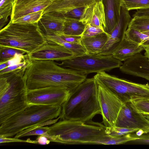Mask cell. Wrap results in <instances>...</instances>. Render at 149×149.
<instances>
[{
    "instance_id": "cell-14",
    "label": "cell",
    "mask_w": 149,
    "mask_h": 149,
    "mask_svg": "<svg viewBox=\"0 0 149 149\" xmlns=\"http://www.w3.org/2000/svg\"><path fill=\"white\" fill-rule=\"evenodd\" d=\"M65 17L55 12L42 14L38 22V26L45 35L58 36L63 34Z\"/></svg>"
},
{
    "instance_id": "cell-26",
    "label": "cell",
    "mask_w": 149,
    "mask_h": 149,
    "mask_svg": "<svg viewBox=\"0 0 149 149\" xmlns=\"http://www.w3.org/2000/svg\"><path fill=\"white\" fill-rule=\"evenodd\" d=\"M122 5L128 11L149 8V0H122Z\"/></svg>"
},
{
    "instance_id": "cell-23",
    "label": "cell",
    "mask_w": 149,
    "mask_h": 149,
    "mask_svg": "<svg viewBox=\"0 0 149 149\" xmlns=\"http://www.w3.org/2000/svg\"><path fill=\"white\" fill-rule=\"evenodd\" d=\"M86 26V24L80 20L65 17L63 34L69 35L81 36Z\"/></svg>"
},
{
    "instance_id": "cell-9",
    "label": "cell",
    "mask_w": 149,
    "mask_h": 149,
    "mask_svg": "<svg viewBox=\"0 0 149 149\" xmlns=\"http://www.w3.org/2000/svg\"><path fill=\"white\" fill-rule=\"evenodd\" d=\"M97 83V97L103 122L106 127H114L124 103L106 87Z\"/></svg>"
},
{
    "instance_id": "cell-15",
    "label": "cell",
    "mask_w": 149,
    "mask_h": 149,
    "mask_svg": "<svg viewBox=\"0 0 149 149\" xmlns=\"http://www.w3.org/2000/svg\"><path fill=\"white\" fill-rule=\"evenodd\" d=\"M53 0H20L13 5L10 21L26 15L44 10Z\"/></svg>"
},
{
    "instance_id": "cell-34",
    "label": "cell",
    "mask_w": 149,
    "mask_h": 149,
    "mask_svg": "<svg viewBox=\"0 0 149 149\" xmlns=\"http://www.w3.org/2000/svg\"><path fill=\"white\" fill-rule=\"evenodd\" d=\"M11 142H23L38 144L36 140H32L29 139H27L26 140H23L14 137L12 138L10 137H0L1 144Z\"/></svg>"
},
{
    "instance_id": "cell-3",
    "label": "cell",
    "mask_w": 149,
    "mask_h": 149,
    "mask_svg": "<svg viewBox=\"0 0 149 149\" xmlns=\"http://www.w3.org/2000/svg\"><path fill=\"white\" fill-rule=\"evenodd\" d=\"M26 67L0 75V125L28 105Z\"/></svg>"
},
{
    "instance_id": "cell-4",
    "label": "cell",
    "mask_w": 149,
    "mask_h": 149,
    "mask_svg": "<svg viewBox=\"0 0 149 149\" xmlns=\"http://www.w3.org/2000/svg\"><path fill=\"white\" fill-rule=\"evenodd\" d=\"M49 128L51 142L64 144H92L107 135L104 125L92 121L61 120Z\"/></svg>"
},
{
    "instance_id": "cell-31",
    "label": "cell",
    "mask_w": 149,
    "mask_h": 149,
    "mask_svg": "<svg viewBox=\"0 0 149 149\" xmlns=\"http://www.w3.org/2000/svg\"><path fill=\"white\" fill-rule=\"evenodd\" d=\"M139 130L137 129L127 128L115 126L111 127H106V131L107 135L111 136L116 137L136 132Z\"/></svg>"
},
{
    "instance_id": "cell-43",
    "label": "cell",
    "mask_w": 149,
    "mask_h": 149,
    "mask_svg": "<svg viewBox=\"0 0 149 149\" xmlns=\"http://www.w3.org/2000/svg\"><path fill=\"white\" fill-rule=\"evenodd\" d=\"M145 34L149 36V31H146L144 32H143Z\"/></svg>"
},
{
    "instance_id": "cell-2",
    "label": "cell",
    "mask_w": 149,
    "mask_h": 149,
    "mask_svg": "<svg viewBox=\"0 0 149 149\" xmlns=\"http://www.w3.org/2000/svg\"><path fill=\"white\" fill-rule=\"evenodd\" d=\"M98 84L94 76L86 78L70 92L62 106L61 120L88 123L101 112L97 97Z\"/></svg>"
},
{
    "instance_id": "cell-27",
    "label": "cell",
    "mask_w": 149,
    "mask_h": 149,
    "mask_svg": "<svg viewBox=\"0 0 149 149\" xmlns=\"http://www.w3.org/2000/svg\"><path fill=\"white\" fill-rule=\"evenodd\" d=\"M43 11L40 10L29 13L11 21L13 23L19 24H33L37 23L38 22L41 18Z\"/></svg>"
},
{
    "instance_id": "cell-21",
    "label": "cell",
    "mask_w": 149,
    "mask_h": 149,
    "mask_svg": "<svg viewBox=\"0 0 149 149\" xmlns=\"http://www.w3.org/2000/svg\"><path fill=\"white\" fill-rule=\"evenodd\" d=\"M60 119L59 116L56 118L49 120L26 129L18 133L14 138H19L33 135H43L47 137L50 140V137L48 133L49 127L44 126L53 124Z\"/></svg>"
},
{
    "instance_id": "cell-35",
    "label": "cell",
    "mask_w": 149,
    "mask_h": 149,
    "mask_svg": "<svg viewBox=\"0 0 149 149\" xmlns=\"http://www.w3.org/2000/svg\"><path fill=\"white\" fill-rule=\"evenodd\" d=\"M63 40L72 43H81V36H72L62 34L58 35Z\"/></svg>"
},
{
    "instance_id": "cell-17",
    "label": "cell",
    "mask_w": 149,
    "mask_h": 149,
    "mask_svg": "<svg viewBox=\"0 0 149 149\" xmlns=\"http://www.w3.org/2000/svg\"><path fill=\"white\" fill-rule=\"evenodd\" d=\"M104 9L106 26L105 31L109 33L118 22L120 17L122 0H101Z\"/></svg>"
},
{
    "instance_id": "cell-25",
    "label": "cell",
    "mask_w": 149,
    "mask_h": 149,
    "mask_svg": "<svg viewBox=\"0 0 149 149\" xmlns=\"http://www.w3.org/2000/svg\"><path fill=\"white\" fill-rule=\"evenodd\" d=\"M128 27L142 33L149 31V15L133 17Z\"/></svg>"
},
{
    "instance_id": "cell-8",
    "label": "cell",
    "mask_w": 149,
    "mask_h": 149,
    "mask_svg": "<svg viewBox=\"0 0 149 149\" xmlns=\"http://www.w3.org/2000/svg\"><path fill=\"white\" fill-rule=\"evenodd\" d=\"M56 63L62 67L71 69L87 74L109 71L119 68L123 64L122 61L115 58L112 55H103L87 53Z\"/></svg>"
},
{
    "instance_id": "cell-37",
    "label": "cell",
    "mask_w": 149,
    "mask_h": 149,
    "mask_svg": "<svg viewBox=\"0 0 149 149\" xmlns=\"http://www.w3.org/2000/svg\"><path fill=\"white\" fill-rule=\"evenodd\" d=\"M138 136L137 139L130 142L136 144H149V135H142Z\"/></svg>"
},
{
    "instance_id": "cell-13",
    "label": "cell",
    "mask_w": 149,
    "mask_h": 149,
    "mask_svg": "<svg viewBox=\"0 0 149 149\" xmlns=\"http://www.w3.org/2000/svg\"><path fill=\"white\" fill-rule=\"evenodd\" d=\"M28 55L32 60H51L62 61L74 57L73 54L64 47L48 42Z\"/></svg>"
},
{
    "instance_id": "cell-42",
    "label": "cell",
    "mask_w": 149,
    "mask_h": 149,
    "mask_svg": "<svg viewBox=\"0 0 149 149\" xmlns=\"http://www.w3.org/2000/svg\"><path fill=\"white\" fill-rule=\"evenodd\" d=\"M149 44V37L146 40L142 42L141 45L142 46L146 45Z\"/></svg>"
},
{
    "instance_id": "cell-36",
    "label": "cell",
    "mask_w": 149,
    "mask_h": 149,
    "mask_svg": "<svg viewBox=\"0 0 149 149\" xmlns=\"http://www.w3.org/2000/svg\"><path fill=\"white\" fill-rule=\"evenodd\" d=\"M13 4L11 3L6 6L0 8V19H8V17L11 15Z\"/></svg>"
},
{
    "instance_id": "cell-33",
    "label": "cell",
    "mask_w": 149,
    "mask_h": 149,
    "mask_svg": "<svg viewBox=\"0 0 149 149\" xmlns=\"http://www.w3.org/2000/svg\"><path fill=\"white\" fill-rule=\"evenodd\" d=\"M85 8L80 7L74 9L64 15L67 17L80 20L83 15Z\"/></svg>"
},
{
    "instance_id": "cell-44",
    "label": "cell",
    "mask_w": 149,
    "mask_h": 149,
    "mask_svg": "<svg viewBox=\"0 0 149 149\" xmlns=\"http://www.w3.org/2000/svg\"><path fill=\"white\" fill-rule=\"evenodd\" d=\"M20 0H13V4Z\"/></svg>"
},
{
    "instance_id": "cell-30",
    "label": "cell",
    "mask_w": 149,
    "mask_h": 149,
    "mask_svg": "<svg viewBox=\"0 0 149 149\" xmlns=\"http://www.w3.org/2000/svg\"><path fill=\"white\" fill-rule=\"evenodd\" d=\"M17 54H26L22 51L11 48L0 47V63L9 61Z\"/></svg>"
},
{
    "instance_id": "cell-22",
    "label": "cell",
    "mask_w": 149,
    "mask_h": 149,
    "mask_svg": "<svg viewBox=\"0 0 149 149\" xmlns=\"http://www.w3.org/2000/svg\"><path fill=\"white\" fill-rule=\"evenodd\" d=\"M45 35V34H44ZM48 42L61 46L72 52L74 57L81 56L86 52L81 43H72L66 42L59 36L56 35H45Z\"/></svg>"
},
{
    "instance_id": "cell-32",
    "label": "cell",
    "mask_w": 149,
    "mask_h": 149,
    "mask_svg": "<svg viewBox=\"0 0 149 149\" xmlns=\"http://www.w3.org/2000/svg\"><path fill=\"white\" fill-rule=\"evenodd\" d=\"M104 32H105L100 28L90 24H86L84 30L81 35V37H90Z\"/></svg>"
},
{
    "instance_id": "cell-39",
    "label": "cell",
    "mask_w": 149,
    "mask_h": 149,
    "mask_svg": "<svg viewBox=\"0 0 149 149\" xmlns=\"http://www.w3.org/2000/svg\"><path fill=\"white\" fill-rule=\"evenodd\" d=\"M145 15H149V8L137 10L132 15V16L134 17Z\"/></svg>"
},
{
    "instance_id": "cell-11",
    "label": "cell",
    "mask_w": 149,
    "mask_h": 149,
    "mask_svg": "<svg viewBox=\"0 0 149 149\" xmlns=\"http://www.w3.org/2000/svg\"><path fill=\"white\" fill-rule=\"evenodd\" d=\"M115 126L141 130L144 134L149 133V120L135 111L130 102L124 104L118 116Z\"/></svg>"
},
{
    "instance_id": "cell-29",
    "label": "cell",
    "mask_w": 149,
    "mask_h": 149,
    "mask_svg": "<svg viewBox=\"0 0 149 149\" xmlns=\"http://www.w3.org/2000/svg\"><path fill=\"white\" fill-rule=\"evenodd\" d=\"M125 36L128 39L139 45L149 37L143 33L128 27L126 31Z\"/></svg>"
},
{
    "instance_id": "cell-5",
    "label": "cell",
    "mask_w": 149,
    "mask_h": 149,
    "mask_svg": "<svg viewBox=\"0 0 149 149\" xmlns=\"http://www.w3.org/2000/svg\"><path fill=\"white\" fill-rule=\"evenodd\" d=\"M48 43L38 22L33 24L12 23L0 30V47L12 48L29 54Z\"/></svg>"
},
{
    "instance_id": "cell-38",
    "label": "cell",
    "mask_w": 149,
    "mask_h": 149,
    "mask_svg": "<svg viewBox=\"0 0 149 149\" xmlns=\"http://www.w3.org/2000/svg\"><path fill=\"white\" fill-rule=\"evenodd\" d=\"M36 140L38 144L41 145H48L51 142L47 137L43 135L38 136Z\"/></svg>"
},
{
    "instance_id": "cell-18",
    "label": "cell",
    "mask_w": 149,
    "mask_h": 149,
    "mask_svg": "<svg viewBox=\"0 0 149 149\" xmlns=\"http://www.w3.org/2000/svg\"><path fill=\"white\" fill-rule=\"evenodd\" d=\"M101 0H53L43 12V14L55 12L64 15L74 8L84 7Z\"/></svg>"
},
{
    "instance_id": "cell-7",
    "label": "cell",
    "mask_w": 149,
    "mask_h": 149,
    "mask_svg": "<svg viewBox=\"0 0 149 149\" xmlns=\"http://www.w3.org/2000/svg\"><path fill=\"white\" fill-rule=\"evenodd\" d=\"M94 77L97 82L104 86L124 103L135 100H149V84L135 83L106 73H97Z\"/></svg>"
},
{
    "instance_id": "cell-46",
    "label": "cell",
    "mask_w": 149,
    "mask_h": 149,
    "mask_svg": "<svg viewBox=\"0 0 149 149\" xmlns=\"http://www.w3.org/2000/svg\"></svg>"
},
{
    "instance_id": "cell-24",
    "label": "cell",
    "mask_w": 149,
    "mask_h": 149,
    "mask_svg": "<svg viewBox=\"0 0 149 149\" xmlns=\"http://www.w3.org/2000/svg\"><path fill=\"white\" fill-rule=\"evenodd\" d=\"M131 135L130 133L119 136L112 137L106 135L92 144L103 145H118L125 143L138 138V136Z\"/></svg>"
},
{
    "instance_id": "cell-12",
    "label": "cell",
    "mask_w": 149,
    "mask_h": 149,
    "mask_svg": "<svg viewBox=\"0 0 149 149\" xmlns=\"http://www.w3.org/2000/svg\"><path fill=\"white\" fill-rule=\"evenodd\" d=\"M129 11L122 5L119 20L112 30L109 33V38L102 51L103 55H112L115 49L125 37L126 31L132 19Z\"/></svg>"
},
{
    "instance_id": "cell-40",
    "label": "cell",
    "mask_w": 149,
    "mask_h": 149,
    "mask_svg": "<svg viewBox=\"0 0 149 149\" xmlns=\"http://www.w3.org/2000/svg\"><path fill=\"white\" fill-rule=\"evenodd\" d=\"M11 3L13 4V0H0V8H3Z\"/></svg>"
},
{
    "instance_id": "cell-28",
    "label": "cell",
    "mask_w": 149,
    "mask_h": 149,
    "mask_svg": "<svg viewBox=\"0 0 149 149\" xmlns=\"http://www.w3.org/2000/svg\"><path fill=\"white\" fill-rule=\"evenodd\" d=\"M130 103L135 111L149 120V100H135Z\"/></svg>"
},
{
    "instance_id": "cell-16",
    "label": "cell",
    "mask_w": 149,
    "mask_h": 149,
    "mask_svg": "<svg viewBox=\"0 0 149 149\" xmlns=\"http://www.w3.org/2000/svg\"><path fill=\"white\" fill-rule=\"evenodd\" d=\"M80 20L85 24H90L105 31V17L102 2H96L85 7Z\"/></svg>"
},
{
    "instance_id": "cell-19",
    "label": "cell",
    "mask_w": 149,
    "mask_h": 149,
    "mask_svg": "<svg viewBox=\"0 0 149 149\" xmlns=\"http://www.w3.org/2000/svg\"><path fill=\"white\" fill-rule=\"evenodd\" d=\"M144 50V48L142 45L132 41L125 36L114 50L112 55L115 58L124 61Z\"/></svg>"
},
{
    "instance_id": "cell-20",
    "label": "cell",
    "mask_w": 149,
    "mask_h": 149,
    "mask_svg": "<svg viewBox=\"0 0 149 149\" xmlns=\"http://www.w3.org/2000/svg\"><path fill=\"white\" fill-rule=\"evenodd\" d=\"M109 35L104 32L95 36L81 38V43L86 52L91 54H99L107 41Z\"/></svg>"
},
{
    "instance_id": "cell-1",
    "label": "cell",
    "mask_w": 149,
    "mask_h": 149,
    "mask_svg": "<svg viewBox=\"0 0 149 149\" xmlns=\"http://www.w3.org/2000/svg\"><path fill=\"white\" fill-rule=\"evenodd\" d=\"M87 75L62 67L54 61L34 60L26 70L24 77L28 90L55 86L71 92L85 80Z\"/></svg>"
},
{
    "instance_id": "cell-41",
    "label": "cell",
    "mask_w": 149,
    "mask_h": 149,
    "mask_svg": "<svg viewBox=\"0 0 149 149\" xmlns=\"http://www.w3.org/2000/svg\"><path fill=\"white\" fill-rule=\"evenodd\" d=\"M143 46L144 47V50L145 51L144 55L148 58L149 60V44Z\"/></svg>"
},
{
    "instance_id": "cell-10",
    "label": "cell",
    "mask_w": 149,
    "mask_h": 149,
    "mask_svg": "<svg viewBox=\"0 0 149 149\" xmlns=\"http://www.w3.org/2000/svg\"><path fill=\"white\" fill-rule=\"evenodd\" d=\"M70 92L65 88L55 86L28 89L27 102L28 104L62 106Z\"/></svg>"
},
{
    "instance_id": "cell-45",
    "label": "cell",
    "mask_w": 149,
    "mask_h": 149,
    "mask_svg": "<svg viewBox=\"0 0 149 149\" xmlns=\"http://www.w3.org/2000/svg\"></svg>"
},
{
    "instance_id": "cell-6",
    "label": "cell",
    "mask_w": 149,
    "mask_h": 149,
    "mask_svg": "<svg viewBox=\"0 0 149 149\" xmlns=\"http://www.w3.org/2000/svg\"><path fill=\"white\" fill-rule=\"evenodd\" d=\"M62 106L29 104L0 125V137H10L26 129L60 115Z\"/></svg>"
}]
</instances>
